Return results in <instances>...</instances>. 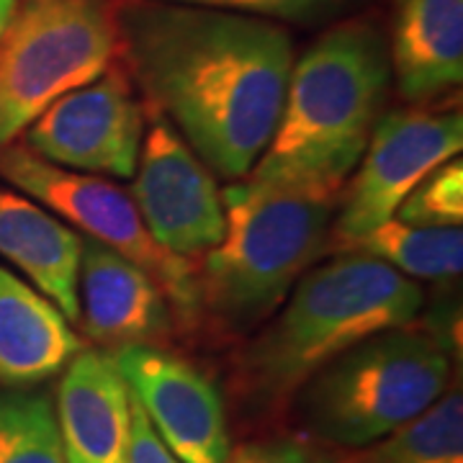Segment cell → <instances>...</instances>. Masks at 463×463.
Instances as JSON below:
<instances>
[{
	"instance_id": "cell-6",
	"label": "cell",
	"mask_w": 463,
	"mask_h": 463,
	"mask_svg": "<svg viewBox=\"0 0 463 463\" xmlns=\"http://www.w3.org/2000/svg\"><path fill=\"white\" fill-rule=\"evenodd\" d=\"M116 0H18L0 36V147L118 54Z\"/></svg>"
},
{
	"instance_id": "cell-23",
	"label": "cell",
	"mask_w": 463,
	"mask_h": 463,
	"mask_svg": "<svg viewBox=\"0 0 463 463\" xmlns=\"http://www.w3.org/2000/svg\"><path fill=\"white\" fill-rule=\"evenodd\" d=\"M132 394V392H129ZM129 463H183L152 430L142 407L132 397V438H129Z\"/></svg>"
},
{
	"instance_id": "cell-18",
	"label": "cell",
	"mask_w": 463,
	"mask_h": 463,
	"mask_svg": "<svg viewBox=\"0 0 463 463\" xmlns=\"http://www.w3.org/2000/svg\"><path fill=\"white\" fill-rule=\"evenodd\" d=\"M361 463H463L461 389H448L425 412L365 448Z\"/></svg>"
},
{
	"instance_id": "cell-9",
	"label": "cell",
	"mask_w": 463,
	"mask_h": 463,
	"mask_svg": "<svg viewBox=\"0 0 463 463\" xmlns=\"http://www.w3.org/2000/svg\"><path fill=\"white\" fill-rule=\"evenodd\" d=\"M145 132V103L129 72L111 67L36 116L26 129V147L75 173L132 178Z\"/></svg>"
},
{
	"instance_id": "cell-8",
	"label": "cell",
	"mask_w": 463,
	"mask_h": 463,
	"mask_svg": "<svg viewBox=\"0 0 463 463\" xmlns=\"http://www.w3.org/2000/svg\"><path fill=\"white\" fill-rule=\"evenodd\" d=\"M461 147L463 116L458 111L381 116L335 219V242L347 248L365 232L394 219L414 185L438 165L458 157Z\"/></svg>"
},
{
	"instance_id": "cell-24",
	"label": "cell",
	"mask_w": 463,
	"mask_h": 463,
	"mask_svg": "<svg viewBox=\"0 0 463 463\" xmlns=\"http://www.w3.org/2000/svg\"><path fill=\"white\" fill-rule=\"evenodd\" d=\"M16 5H18V0H0V36H3V32L8 29V24H11V18H14Z\"/></svg>"
},
{
	"instance_id": "cell-20",
	"label": "cell",
	"mask_w": 463,
	"mask_h": 463,
	"mask_svg": "<svg viewBox=\"0 0 463 463\" xmlns=\"http://www.w3.org/2000/svg\"><path fill=\"white\" fill-rule=\"evenodd\" d=\"M394 219L412 227H461L463 163L453 157L428 173L402 201Z\"/></svg>"
},
{
	"instance_id": "cell-10",
	"label": "cell",
	"mask_w": 463,
	"mask_h": 463,
	"mask_svg": "<svg viewBox=\"0 0 463 463\" xmlns=\"http://www.w3.org/2000/svg\"><path fill=\"white\" fill-rule=\"evenodd\" d=\"M132 196L152 240L185 260L203 258L224 234V199L214 175L163 116L139 149Z\"/></svg>"
},
{
	"instance_id": "cell-16",
	"label": "cell",
	"mask_w": 463,
	"mask_h": 463,
	"mask_svg": "<svg viewBox=\"0 0 463 463\" xmlns=\"http://www.w3.org/2000/svg\"><path fill=\"white\" fill-rule=\"evenodd\" d=\"M392 75L410 103L438 99L463 80V0H397Z\"/></svg>"
},
{
	"instance_id": "cell-7",
	"label": "cell",
	"mask_w": 463,
	"mask_h": 463,
	"mask_svg": "<svg viewBox=\"0 0 463 463\" xmlns=\"http://www.w3.org/2000/svg\"><path fill=\"white\" fill-rule=\"evenodd\" d=\"M0 178L21 194L62 216V222L80 230L88 240L121 252L142 265L175 312L194 319L201 309L199 273L191 260L163 250L142 222L134 199L116 183L100 175L75 173L52 165L29 147H0Z\"/></svg>"
},
{
	"instance_id": "cell-3",
	"label": "cell",
	"mask_w": 463,
	"mask_h": 463,
	"mask_svg": "<svg viewBox=\"0 0 463 463\" xmlns=\"http://www.w3.org/2000/svg\"><path fill=\"white\" fill-rule=\"evenodd\" d=\"M422 288L371 255L343 250L312 265L248 347L242 368L258 397L297 392L332 358L371 335L412 325Z\"/></svg>"
},
{
	"instance_id": "cell-17",
	"label": "cell",
	"mask_w": 463,
	"mask_h": 463,
	"mask_svg": "<svg viewBox=\"0 0 463 463\" xmlns=\"http://www.w3.org/2000/svg\"><path fill=\"white\" fill-rule=\"evenodd\" d=\"M343 250L371 255L402 276L422 281L458 279L463 268L461 227H412L389 219Z\"/></svg>"
},
{
	"instance_id": "cell-13",
	"label": "cell",
	"mask_w": 463,
	"mask_h": 463,
	"mask_svg": "<svg viewBox=\"0 0 463 463\" xmlns=\"http://www.w3.org/2000/svg\"><path fill=\"white\" fill-rule=\"evenodd\" d=\"M54 412L67 463H129L132 394L111 353L83 347L65 365Z\"/></svg>"
},
{
	"instance_id": "cell-12",
	"label": "cell",
	"mask_w": 463,
	"mask_h": 463,
	"mask_svg": "<svg viewBox=\"0 0 463 463\" xmlns=\"http://www.w3.org/2000/svg\"><path fill=\"white\" fill-rule=\"evenodd\" d=\"M78 325L99 345L155 343L170 330V301L160 283L121 252L83 237Z\"/></svg>"
},
{
	"instance_id": "cell-21",
	"label": "cell",
	"mask_w": 463,
	"mask_h": 463,
	"mask_svg": "<svg viewBox=\"0 0 463 463\" xmlns=\"http://www.w3.org/2000/svg\"><path fill=\"white\" fill-rule=\"evenodd\" d=\"M163 3L201 5V8L240 14V16L265 18L273 24L315 26L345 14L355 0H163Z\"/></svg>"
},
{
	"instance_id": "cell-1",
	"label": "cell",
	"mask_w": 463,
	"mask_h": 463,
	"mask_svg": "<svg viewBox=\"0 0 463 463\" xmlns=\"http://www.w3.org/2000/svg\"><path fill=\"white\" fill-rule=\"evenodd\" d=\"M118 52L149 109L209 170L242 181L281 116L294 42L281 24L201 5L121 0Z\"/></svg>"
},
{
	"instance_id": "cell-5",
	"label": "cell",
	"mask_w": 463,
	"mask_h": 463,
	"mask_svg": "<svg viewBox=\"0 0 463 463\" xmlns=\"http://www.w3.org/2000/svg\"><path fill=\"white\" fill-rule=\"evenodd\" d=\"M450 358L412 325L347 347L298 386V417L325 446L368 448L448 392Z\"/></svg>"
},
{
	"instance_id": "cell-4",
	"label": "cell",
	"mask_w": 463,
	"mask_h": 463,
	"mask_svg": "<svg viewBox=\"0 0 463 463\" xmlns=\"http://www.w3.org/2000/svg\"><path fill=\"white\" fill-rule=\"evenodd\" d=\"M224 234L203 258L201 304L234 332L265 322L332 242V201L265 183L222 191Z\"/></svg>"
},
{
	"instance_id": "cell-11",
	"label": "cell",
	"mask_w": 463,
	"mask_h": 463,
	"mask_svg": "<svg viewBox=\"0 0 463 463\" xmlns=\"http://www.w3.org/2000/svg\"><path fill=\"white\" fill-rule=\"evenodd\" d=\"M111 358L152 430L183 463H227L224 399L203 371L155 343L114 347Z\"/></svg>"
},
{
	"instance_id": "cell-14",
	"label": "cell",
	"mask_w": 463,
	"mask_h": 463,
	"mask_svg": "<svg viewBox=\"0 0 463 463\" xmlns=\"http://www.w3.org/2000/svg\"><path fill=\"white\" fill-rule=\"evenodd\" d=\"M83 237L50 209L16 188L0 185V258L24 273L36 291L78 322V273Z\"/></svg>"
},
{
	"instance_id": "cell-22",
	"label": "cell",
	"mask_w": 463,
	"mask_h": 463,
	"mask_svg": "<svg viewBox=\"0 0 463 463\" xmlns=\"http://www.w3.org/2000/svg\"><path fill=\"white\" fill-rule=\"evenodd\" d=\"M227 463H340L337 456L319 440H304L294 435L245 443L232 450Z\"/></svg>"
},
{
	"instance_id": "cell-19",
	"label": "cell",
	"mask_w": 463,
	"mask_h": 463,
	"mask_svg": "<svg viewBox=\"0 0 463 463\" xmlns=\"http://www.w3.org/2000/svg\"><path fill=\"white\" fill-rule=\"evenodd\" d=\"M0 463H67L50 394L0 392Z\"/></svg>"
},
{
	"instance_id": "cell-2",
	"label": "cell",
	"mask_w": 463,
	"mask_h": 463,
	"mask_svg": "<svg viewBox=\"0 0 463 463\" xmlns=\"http://www.w3.org/2000/svg\"><path fill=\"white\" fill-rule=\"evenodd\" d=\"M392 83L376 24L347 18L294 60L281 116L248 178L335 201L364 157Z\"/></svg>"
},
{
	"instance_id": "cell-15",
	"label": "cell",
	"mask_w": 463,
	"mask_h": 463,
	"mask_svg": "<svg viewBox=\"0 0 463 463\" xmlns=\"http://www.w3.org/2000/svg\"><path fill=\"white\" fill-rule=\"evenodd\" d=\"M80 350V335L60 307L0 265V383H42L62 373Z\"/></svg>"
}]
</instances>
